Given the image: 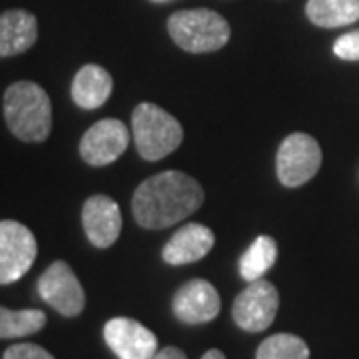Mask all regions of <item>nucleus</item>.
<instances>
[{
	"instance_id": "nucleus-7",
	"label": "nucleus",
	"mask_w": 359,
	"mask_h": 359,
	"mask_svg": "<svg viewBox=\"0 0 359 359\" xmlns=\"http://www.w3.org/2000/svg\"><path fill=\"white\" fill-rule=\"evenodd\" d=\"M280 308V295L273 283L266 280L250 282L242 294L236 297L231 316L238 327L244 332H264L276 320V313Z\"/></svg>"
},
{
	"instance_id": "nucleus-4",
	"label": "nucleus",
	"mask_w": 359,
	"mask_h": 359,
	"mask_svg": "<svg viewBox=\"0 0 359 359\" xmlns=\"http://www.w3.org/2000/svg\"><path fill=\"white\" fill-rule=\"evenodd\" d=\"M134 144L144 160H162L172 154L184 138L180 122L152 102H142L132 114Z\"/></svg>"
},
{
	"instance_id": "nucleus-17",
	"label": "nucleus",
	"mask_w": 359,
	"mask_h": 359,
	"mask_svg": "<svg viewBox=\"0 0 359 359\" xmlns=\"http://www.w3.org/2000/svg\"><path fill=\"white\" fill-rule=\"evenodd\" d=\"M276 259H278L276 240L269 236H259L240 259V273L248 282L262 280V276L276 264Z\"/></svg>"
},
{
	"instance_id": "nucleus-8",
	"label": "nucleus",
	"mask_w": 359,
	"mask_h": 359,
	"mask_svg": "<svg viewBox=\"0 0 359 359\" xmlns=\"http://www.w3.org/2000/svg\"><path fill=\"white\" fill-rule=\"evenodd\" d=\"M39 295L65 318L78 316L84 304L86 295L78 282L76 273L66 262H54L39 278Z\"/></svg>"
},
{
	"instance_id": "nucleus-24",
	"label": "nucleus",
	"mask_w": 359,
	"mask_h": 359,
	"mask_svg": "<svg viewBox=\"0 0 359 359\" xmlns=\"http://www.w3.org/2000/svg\"><path fill=\"white\" fill-rule=\"evenodd\" d=\"M152 2H170V0H152Z\"/></svg>"
},
{
	"instance_id": "nucleus-15",
	"label": "nucleus",
	"mask_w": 359,
	"mask_h": 359,
	"mask_svg": "<svg viewBox=\"0 0 359 359\" xmlns=\"http://www.w3.org/2000/svg\"><path fill=\"white\" fill-rule=\"evenodd\" d=\"M112 76L98 65L82 66L72 80V100L84 110L100 108L112 94Z\"/></svg>"
},
{
	"instance_id": "nucleus-13",
	"label": "nucleus",
	"mask_w": 359,
	"mask_h": 359,
	"mask_svg": "<svg viewBox=\"0 0 359 359\" xmlns=\"http://www.w3.org/2000/svg\"><path fill=\"white\" fill-rule=\"evenodd\" d=\"M214 231L202 224H186L182 226L164 245L162 257L170 266H184L198 262L210 254L214 248Z\"/></svg>"
},
{
	"instance_id": "nucleus-16",
	"label": "nucleus",
	"mask_w": 359,
	"mask_h": 359,
	"mask_svg": "<svg viewBox=\"0 0 359 359\" xmlns=\"http://www.w3.org/2000/svg\"><path fill=\"white\" fill-rule=\"evenodd\" d=\"M306 14L321 28L353 25L359 20V0H308Z\"/></svg>"
},
{
	"instance_id": "nucleus-22",
	"label": "nucleus",
	"mask_w": 359,
	"mask_h": 359,
	"mask_svg": "<svg viewBox=\"0 0 359 359\" xmlns=\"http://www.w3.org/2000/svg\"><path fill=\"white\" fill-rule=\"evenodd\" d=\"M154 359H188L186 358V353L178 349V347H164L162 351H158L156 353Z\"/></svg>"
},
{
	"instance_id": "nucleus-6",
	"label": "nucleus",
	"mask_w": 359,
	"mask_h": 359,
	"mask_svg": "<svg viewBox=\"0 0 359 359\" xmlns=\"http://www.w3.org/2000/svg\"><path fill=\"white\" fill-rule=\"evenodd\" d=\"M36 238L16 219L0 222V285L20 280L36 259Z\"/></svg>"
},
{
	"instance_id": "nucleus-14",
	"label": "nucleus",
	"mask_w": 359,
	"mask_h": 359,
	"mask_svg": "<svg viewBox=\"0 0 359 359\" xmlns=\"http://www.w3.org/2000/svg\"><path fill=\"white\" fill-rule=\"evenodd\" d=\"M39 39L36 16L22 8L0 14V58L30 50Z\"/></svg>"
},
{
	"instance_id": "nucleus-2",
	"label": "nucleus",
	"mask_w": 359,
	"mask_h": 359,
	"mask_svg": "<svg viewBox=\"0 0 359 359\" xmlns=\"http://www.w3.org/2000/svg\"><path fill=\"white\" fill-rule=\"evenodd\" d=\"M6 126L18 140L44 142L52 130V104L34 82H14L4 92Z\"/></svg>"
},
{
	"instance_id": "nucleus-5",
	"label": "nucleus",
	"mask_w": 359,
	"mask_h": 359,
	"mask_svg": "<svg viewBox=\"0 0 359 359\" xmlns=\"http://www.w3.org/2000/svg\"><path fill=\"white\" fill-rule=\"evenodd\" d=\"M278 178L287 188H297L318 174L321 168V148L309 134L295 132L282 142L278 150Z\"/></svg>"
},
{
	"instance_id": "nucleus-10",
	"label": "nucleus",
	"mask_w": 359,
	"mask_h": 359,
	"mask_svg": "<svg viewBox=\"0 0 359 359\" xmlns=\"http://www.w3.org/2000/svg\"><path fill=\"white\" fill-rule=\"evenodd\" d=\"M104 339L120 359H154L158 353L156 335L130 318L108 321L104 325Z\"/></svg>"
},
{
	"instance_id": "nucleus-20",
	"label": "nucleus",
	"mask_w": 359,
	"mask_h": 359,
	"mask_svg": "<svg viewBox=\"0 0 359 359\" xmlns=\"http://www.w3.org/2000/svg\"><path fill=\"white\" fill-rule=\"evenodd\" d=\"M2 359H54V355L36 344H16L4 351Z\"/></svg>"
},
{
	"instance_id": "nucleus-3",
	"label": "nucleus",
	"mask_w": 359,
	"mask_h": 359,
	"mask_svg": "<svg viewBox=\"0 0 359 359\" xmlns=\"http://www.w3.org/2000/svg\"><path fill=\"white\" fill-rule=\"evenodd\" d=\"M168 32L182 50L194 54L216 52L230 40V25L226 18L208 8L174 13L168 20Z\"/></svg>"
},
{
	"instance_id": "nucleus-21",
	"label": "nucleus",
	"mask_w": 359,
	"mask_h": 359,
	"mask_svg": "<svg viewBox=\"0 0 359 359\" xmlns=\"http://www.w3.org/2000/svg\"><path fill=\"white\" fill-rule=\"evenodd\" d=\"M334 52L341 60H359V30L344 34L335 40Z\"/></svg>"
},
{
	"instance_id": "nucleus-11",
	"label": "nucleus",
	"mask_w": 359,
	"mask_h": 359,
	"mask_svg": "<svg viewBox=\"0 0 359 359\" xmlns=\"http://www.w3.org/2000/svg\"><path fill=\"white\" fill-rule=\"evenodd\" d=\"M219 308L222 302L218 290L205 280H192L184 283L178 294L174 295V313L182 323L188 325H200L216 320Z\"/></svg>"
},
{
	"instance_id": "nucleus-12",
	"label": "nucleus",
	"mask_w": 359,
	"mask_h": 359,
	"mask_svg": "<svg viewBox=\"0 0 359 359\" xmlns=\"http://www.w3.org/2000/svg\"><path fill=\"white\" fill-rule=\"evenodd\" d=\"M82 224L90 244L96 248H110L122 231L120 205L108 196H92L82 208Z\"/></svg>"
},
{
	"instance_id": "nucleus-19",
	"label": "nucleus",
	"mask_w": 359,
	"mask_h": 359,
	"mask_svg": "<svg viewBox=\"0 0 359 359\" xmlns=\"http://www.w3.org/2000/svg\"><path fill=\"white\" fill-rule=\"evenodd\" d=\"M256 359H309V347L297 335H271L257 347Z\"/></svg>"
},
{
	"instance_id": "nucleus-23",
	"label": "nucleus",
	"mask_w": 359,
	"mask_h": 359,
	"mask_svg": "<svg viewBox=\"0 0 359 359\" xmlns=\"http://www.w3.org/2000/svg\"><path fill=\"white\" fill-rule=\"evenodd\" d=\"M202 359H226V355L219 349H210V351H205Z\"/></svg>"
},
{
	"instance_id": "nucleus-1",
	"label": "nucleus",
	"mask_w": 359,
	"mask_h": 359,
	"mask_svg": "<svg viewBox=\"0 0 359 359\" xmlns=\"http://www.w3.org/2000/svg\"><path fill=\"white\" fill-rule=\"evenodd\" d=\"M204 202L202 186L176 170L144 180L132 198V212L142 228L164 230L178 224Z\"/></svg>"
},
{
	"instance_id": "nucleus-9",
	"label": "nucleus",
	"mask_w": 359,
	"mask_h": 359,
	"mask_svg": "<svg viewBox=\"0 0 359 359\" xmlns=\"http://www.w3.org/2000/svg\"><path fill=\"white\" fill-rule=\"evenodd\" d=\"M130 132L124 122L104 118L82 136L80 156L88 166H108L126 152Z\"/></svg>"
},
{
	"instance_id": "nucleus-18",
	"label": "nucleus",
	"mask_w": 359,
	"mask_h": 359,
	"mask_svg": "<svg viewBox=\"0 0 359 359\" xmlns=\"http://www.w3.org/2000/svg\"><path fill=\"white\" fill-rule=\"evenodd\" d=\"M46 325V313L40 309H6L0 306V339L26 337Z\"/></svg>"
}]
</instances>
